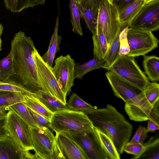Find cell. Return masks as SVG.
<instances>
[{
	"instance_id": "1",
	"label": "cell",
	"mask_w": 159,
	"mask_h": 159,
	"mask_svg": "<svg viewBox=\"0 0 159 159\" xmlns=\"http://www.w3.org/2000/svg\"><path fill=\"white\" fill-rule=\"evenodd\" d=\"M37 50L30 37L24 32L16 33L11 43L15 75L21 85L32 93L43 88L38 77L34 53Z\"/></svg>"
},
{
	"instance_id": "2",
	"label": "cell",
	"mask_w": 159,
	"mask_h": 159,
	"mask_svg": "<svg viewBox=\"0 0 159 159\" xmlns=\"http://www.w3.org/2000/svg\"><path fill=\"white\" fill-rule=\"evenodd\" d=\"M84 113L93 127L109 137L118 152L122 154L131 136L132 125L115 107L110 104L104 108H95Z\"/></svg>"
},
{
	"instance_id": "3",
	"label": "cell",
	"mask_w": 159,
	"mask_h": 159,
	"mask_svg": "<svg viewBox=\"0 0 159 159\" xmlns=\"http://www.w3.org/2000/svg\"><path fill=\"white\" fill-rule=\"evenodd\" d=\"M51 129L55 133L91 132L93 123L84 112L65 110L53 113L50 121Z\"/></svg>"
},
{
	"instance_id": "4",
	"label": "cell",
	"mask_w": 159,
	"mask_h": 159,
	"mask_svg": "<svg viewBox=\"0 0 159 159\" xmlns=\"http://www.w3.org/2000/svg\"><path fill=\"white\" fill-rule=\"evenodd\" d=\"M30 128L36 159H63L55 136L50 129L32 126Z\"/></svg>"
},
{
	"instance_id": "5",
	"label": "cell",
	"mask_w": 159,
	"mask_h": 159,
	"mask_svg": "<svg viewBox=\"0 0 159 159\" xmlns=\"http://www.w3.org/2000/svg\"><path fill=\"white\" fill-rule=\"evenodd\" d=\"M107 70L114 72L143 90L150 82L133 57L118 56Z\"/></svg>"
},
{
	"instance_id": "6",
	"label": "cell",
	"mask_w": 159,
	"mask_h": 159,
	"mask_svg": "<svg viewBox=\"0 0 159 159\" xmlns=\"http://www.w3.org/2000/svg\"><path fill=\"white\" fill-rule=\"evenodd\" d=\"M4 127L7 134L24 150H33L30 126L10 107L4 120Z\"/></svg>"
},
{
	"instance_id": "7",
	"label": "cell",
	"mask_w": 159,
	"mask_h": 159,
	"mask_svg": "<svg viewBox=\"0 0 159 159\" xmlns=\"http://www.w3.org/2000/svg\"><path fill=\"white\" fill-rule=\"evenodd\" d=\"M127 38L129 51L127 56H143L158 47L159 40L152 32L128 27Z\"/></svg>"
},
{
	"instance_id": "8",
	"label": "cell",
	"mask_w": 159,
	"mask_h": 159,
	"mask_svg": "<svg viewBox=\"0 0 159 159\" xmlns=\"http://www.w3.org/2000/svg\"><path fill=\"white\" fill-rule=\"evenodd\" d=\"M97 25L101 28L109 47L122 26L118 12L110 1L100 6Z\"/></svg>"
},
{
	"instance_id": "9",
	"label": "cell",
	"mask_w": 159,
	"mask_h": 159,
	"mask_svg": "<svg viewBox=\"0 0 159 159\" xmlns=\"http://www.w3.org/2000/svg\"><path fill=\"white\" fill-rule=\"evenodd\" d=\"M75 64L74 60L68 54L57 57L55 61L54 66L52 68L59 87L66 97L70 94L74 85Z\"/></svg>"
},
{
	"instance_id": "10",
	"label": "cell",
	"mask_w": 159,
	"mask_h": 159,
	"mask_svg": "<svg viewBox=\"0 0 159 159\" xmlns=\"http://www.w3.org/2000/svg\"><path fill=\"white\" fill-rule=\"evenodd\" d=\"M34 57L38 77L43 85L44 91L66 105V97L61 91L52 68L43 61L37 50L35 52Z\"/></svg>"
},
{
	"instance_id": "11",
	"label": "cell",
	"mask_w": 159,
	"mask_h": 159,
	"mask_svg": "<svg viewBox=\"0 0 159 159\" xmlns=\"http://www.w3.org/2000/svg\"><path fill=\"white\" fill-rule=\"evenodd\" d=\"M129 27L151 32L159 28V0L145 4L129 23Z\"/></svg>"
},
{
	"instance_id": "12",
	"label": "cell",
	"mask_w": 159,
	"mask_h": 159,
	"mask_svg": "<svg viewBox=\"0 0 159 159\" xmlns=\"http://www.w3.org/2000/svg\"><path fill=\"white\" fill-rule=\"evenodd\" d=\"M55 133L57 145L63 159H89L77 141L69 132Z\"/></svg>"
},
{
	"instance_id": "13",
	"label": "cell",
	"mask_w": 159,
	"mask_h": 159,
	"mask_svg": "<svg viewBox=\"0 0 159 159\" xmlns=\"http://www.w3.org/2000/svg\"><path fill=\"white\" fill-rule=\"evenodd\" d=\"M69 133L77 141L89 159H105L94 127L90 132Z\"/></svg>"
},
{
	"instance_id": "14",
	"label": "cell",
	"mask_w": 159,
	"mask_h": 159,
	"mask_svg": "<svg viewBox=\"0 0 159 159\" xmlns=\"http://www.w3.org/2000/svg\"><path fill=\"white\" fill-rule=\"evenodd\" d=\"M36 159L35 154L24 150L8 134L0 136V159Z\"/></svg>"
},
{
	"instance_id": "15",
	"label": "cell",
	"mask_w": 159,
	"mask_h": 159,
	"mask_svg": "<svg viewBox=\"0 0 159 159\" xmlns=\"http://www.w3.org/2000/svg\"><path fill=\"white\" fill-rule=\"evenodd\" d=\"M59 17H57L53 33L52 35L48 50L41 57L43 61L52 68L54 57L57 52L60 50L59 45L61 37L58 34Z\"/></svg>"
},
{
	"instance_id": "16",
	"label": "cell",
	"mask_w": 159,
	"mask_h": 159,
	"mask_svg": "<svg viewBox=\"0 0 159 159\" xmlns=\"http://www.w3.org/2000/svg\"><path fill=\"white\" fill-rule=\"evenodd\" d=\"M94 57L101 60L104 59L109 48L106 38L101 27L97 25L92 36Z\"/></svg>"
},
{
	"instance_id": "17",
	"label": "cell",
	"mask_w": 159,
	"mask_h": 159,
	"mask_svg": "<svg viewBox=\"0 0 159 159\" xmlns=\"http://www.w3.org/2000/svg\"><path fill=\"white\" fill-rule=\"evenodd\" d=\"M32 95L36 98L50 111L55 112L68 110L66 105H65L56 98L40 90Z\"/></svg>"
},
{
	"instance_id": "18",
	"label": "cell",
	"mask_w": 159,
	"mask_h": 159,
	"mask_svg": "<svg viewBox=\"0 0 159 159\" xmlns=\"http://www.w3.org/2000/svg\"><path fill=\"white\" fill-rule=\"evenodd\" d=\"M143 62L145 72L148 80L153 82L159 80V58L154 56L143 55Z\"/></svg>"
},
{
	"instance_id": "19",
	"label": "cell",
	"mask_w": 159,
	"mask_h": 159,
	"mask_svg": "<svg viewBox=\"0 0 159 159\" xmlns=\"http://www.w3.org/2000/svg\"><path fill=\"white\" fill-rule=\"evenodd\" d=\"M94 128L104 153L105 159H120V154L111 139L104 134Z\"/></svg>"
},
{
	"instance_id": "20",
	"label": "cell",
	"mask_w": 159,
	"mask_h": 159,
	"mask_svg": "<svg viewBox=\"0 0 159 159\" xmlns=\"http://www.w3.org/2000/svg\"><path fill=\"white\" fill-rule=\"evenodd\" d=\"M129 23L122 24L121 28L110 44L108 50L103 60L104 61V68L107 69L118 56L120 49L119 35L121 31L126 27H129Z\"/></svg>"
},
{
	"instance_id": "21",
	"label": "cell",
	"mask_w": 159,
	"mask_h": 159,
	"mask_svg": "<svg viewBox=\"0 0 159 159\" xmlns=\"http://www.w3.org/2000/svg\"><path fill=\"white\" fill-rule=\"evenodd\" d=\"M6 8L12 12H19L29 7L44 4L45 0H3Z\"/></svg>"
},
{
	"instance_id": "22",
	"label": "cell",
	"mask_w": 159,
	"mask_h": 159,
	"mask_svg": "<svg viewBox=\"0 0 159 159\" xmlns=\"http://www.w3.org/2000/svg\"><path fill=\"white\" fill-rule=\"evenodd\" d=\"M104 68L103 60L97 58H94L82 64H75V79H82L83 76L88 72L95 69Z\"/></svg>"
},
{
	"instance_id": "23",
	"label": "cell",
	"mask_w": 159,
	"mask_h": 159,
	"mask_svg": "<svg viewBox=\"0 0 159 159\" xmlns=\"http://www.w3.org/2000/svg\"><path fill=\"white\" fill-rule=\"evenodd\" d=\"M23 103L28 107L42 115L50 122L53 113L49 111L36 98L30 94H24Z\"/></svg>"
},
{
	"instance_id": "24",
	"label": "cell",
	"mask_w": 159,
	"mask_h": 159,
	"mask_svg": "<svg viewBox=\"0 0 159 159\" xmlns=\"http://www.w3.org/2000/svg\"><path fill=\"white\" fill-rule=\"evenodd\" d=\"M144 149L138 159H159V138L158 136L151 137L144 143Z\"/></svg>"
},
{
	"instance_id": "25",
	"label": "cell",
	"mask_w": 159,
	"mask_h": 159,
	"mask_svg": "<svg viewBox=\"0 0 159 159\" xmlns=\"http://www.w3.org/2000/svg\"><path fill=\"white\" fill-rule=\"evenodd\" d=\"M78 4L81 18L84 20L89 29L94 34L98 25L99 9H86L78 3Z\"/></svg>"
},
{
	"instance_id": "26",
	"label": "cell",
	"mask_w": 159,
	"mask_h": 159,
	"mask_svg": "<svg viewBox=\"0 0 159 159\" xmlns=\"http://www.w3.org/2000/svg\"><path fill=\"white\" fill-rule=\"evenodd\" d=\"M24 94L0 90V108H8L16 103L25 101Z\"/></svg>"
},
{
	"instance_id": "27",
	"label": "cell",
	"mask_w": 159,
	"mask_h": 159,
	"mask_svg": "<svg viewBox=\"0 0 159 159\" xmlns=\"http://www.w3.org/2000/svg\"><path fill=\"white\" fill-rule=\"evenodd\" d=\"M145 3V0H137L126 8L119 14L121 24L129 23Z\"/></svg>"
},
{
	"instance_id": "28",
	"label": "cell",
	"mask_w": 159,
	"mask_h": 159,
	"mask_svg": "<svg viewBox=\"0 0 159 159\" xmlns=\"http://www.w3.org/2000/svg\"><path fill=\"white\" fill-rule=\"evenodd\" d=\"M15 75L13 56L10 51L8 55L0 61V81L7 82Z\"/></svg>"
},
{
	"instance_id": "29",
	"label": "cell",
	"mask_w": 159,
	"mask_h": 159,
	"mask_svg": "<svg viewBox=\"0 0 159 159\" xmlns=\"http://www.w3.org/2000/svg\"><path fill=\"white\" fill-rule=\"evenodd\" d=\"M66 105L69 110L84 113L95 108L85 102L75 93H72L70 96Z\"/></svg>"
},
{
	"instance_id": "30",
	"label": "cell",
	"mask_w": 159,
	"mask_h": 159,
	"mask_svg": "<svg viewBox=\"0 0 159 159\" xmlns=\"http://www.w3.org/2000/svg\"><path fill=\"white\" fill-rule=\"evenodd\" d=\"M69 6L72 31L74 33L82 36L83 34L80 22L81 17L78 2L75 0H70Z\"/></svg>"
},
{
	"instance_id": "31",
	"label": "cell",
	"mask_w": 159,
	"mask_h": 159,
	"mask_svg": "<svg viewBox=\"0 0 159 159\" xmlns=\"http://www.w3.org/2000/svg\"><path fill=\"white\" fill-rule=\"evenodd\" d=\"M10 107L30 126L39 127L23 102L16 103Z\"/></svg>"
},
{
	"instance_id": "32",
	"label": "cell",
	"mask_w": 159,
	"mask_h": 159,
	"mask_svg": "<svg viewBox=\"0 0 159 159\" xmlns=\"http://www.w3.org/2000/svg\"><path fill=\"white\" fill-rule=\"evenodd\" d=\"M149 102L153 107L159 101V85L156 82H150L143 90Z\"/></svg>"
},
{
	"instance_id": "33",
	"label": "cell",
	"mask_w": 159,
	"mask_h": 159,
	"mask_svg": "<svg viewBox=\"0 0 159 159\" xmlns=\"http://www.w3.org/2000/svg\"><path fill=\"white\" fill-rule=\"evenodd\" d=\"M0 90L21 93L23 94L32 95L20 84L13 82L0 81Z\"/></svg>"
},
{
	"instance_id": "34",
	"label": "cell",
	"mask_w": 159,
	"mask_h": 159,
	"mask_svg": "<svg viewBox=\"0 0 159 159\" xmlns=\"http://www.w3.org/2000/svg\"><path fill=\"white\" fill-rule=\"evenodd\" d=\"M125 28L119 35L120 49L119 56L126 55L129 51V46L127 38V31L128 28Z\"/></svg>"
},
{
	"instance_id": "35",
	"label": "cell",
	"mask_w": 159,
	"mask_h": 159,
	"mask_svg": "<svg viewBox=\"0 0 159 159\" xmlns=\"http://www.w3.org/2000/svg\"><path fill=\"white\" fill-rule=\"evenodd\" d=\"M144 148L143 145L140 143L128 142L124 148V151L133 155L134 156L131 159H137L143 151Z\"/></svg>"
},
{
	"instance_id": "36",
	"label": "cell",
	"mask_w": 159,
	"mask_h": 159,
	"mask_svg": "<svg viewBox=\"0 0 159 159\" xmlns=\"http://www.w3.org/2000/svg\"><path fill=\"white\" fill-rule=\"evenodd\" d=\"M146 128L142 125L138 128L129 143H139L143 145L144 141L148 137Z\"/></svg>"
},
{
	"instance_id": "37",
	"label": "cell",
	"mask_w": 159,
	"mask_h": 159,
	"mask_svg": "<svg viewBox=\"0 0 159 159\" xmlns=\"http://www.w3.org/2000/svg\"><path fill=\"white\" fill-rule=\"evenodd\" d=\"M28 108L35 121L39 127H46L51 129L50 122L49 120L31 109L29 107Z\"/></svg>"
},
{
	"instance_id": "38",
	"label": "cell",
	"mask_w": 159,
	"mask_h": 159,
	"mask_svg": "<svg viewBox=\"0 0 159 159\" xmlns=\"http://www.w3.org/2000/svg\"><path fill=\"white\" fill-rule=\"evenodd\" d=\"M107 0L111 1V0H80L78 3L84 8L99 9L100 6Z\"/></svg>"
},
{
	"instance_id": "39",
	"label": "cell",
	"mask_w": 159,
	"mask_h": 159,
	"mask_svg": "<svg viewBox=\"0 0 159 159\" xmlns=\"http://www.w3.org/2000/svg\"><path fill=\"white\" fill-rule=\"evenodd\" d=\"M137 0H111L117 9L119 14L127 7Z\"/></svg>"
},
{
	"instance_id": "40",
	"label": "cell",
	"mask_w": 159,
	"mask_h": 159,
	"mask_svg": "<svg viewBox=\"0 0 159 159\" xmlns=\"http://www.w3.org/2000/svg\"><path fill=\"white\" fill-rule=\"evenodd\" d=\"M159 129V125H158L151 120H149L148 126L146 129L148 132H153Z\"/></svg>"
},
{
	"instance_id": "41",
	"label": "cell",
	"mask_w": 159,
	"mask_h": 159,
	"mask_svg": "<svg viewBox=\"0 0 159 159\" xmlns=\"http://www.w3.org/2000/svg\"><path fill=\"white\" fill-rule=\"evenodd\" d=\"M4 120H0V136L7 134L4 127Z\"/></svg>"
},
{
	"instance_id": "42",
	"label": "cell",
	"mask_w": 159,
	"mask_h": 159,
	"mask_svg": "<svg viewBox=\"0 0 159 159\" xmlns=\"http://www.w3.org/2000/svg\"><path fill=\"white\" fill-rule=\"evenodd\" d=\"M8 108H0V120H4L7 116Z\"/></svg>"
},
{
	"instance_id": "43",
	"label": "cell",
	"mask_w": 159,
	"mask_h": 159,
	"mask_svg": "<svg viewBox=\"0 0 159 159\" xmlns=\"http://www.w3.org/2000/svg\"><path fill=\"white\" fill-rule=\"evenodd\" d=\"M3 30V27L2 25L0 23V36L2 34Z\"/></svg>"
},
{
	"instance_id": "44",
	"label": "cell",
	"mask_w": 159,
	"mask_h": 159,
	"mask_svg": "<svg viewBox=\"0 0 159 159\" xmlns=\"http://www.w3.org/2000/svg\"><path fill=\"white\" fill-rule=\"evenodd\" d=\"M152 0H145V4L147 3Z\"/></svg>"
},
{
	"instance_id": "45",
	"label": "cell",
	"mask_w": 159,
	"mask_h": 159,
	"mask_svg": "<svg viewBox=\"0 0 159 159\" xmlns=\"http://www.w3.org/2000/svg\"><path fill=\"white\" fill-rule=\"evenodd\" d=\"M2 41L1 39V38H0V51H1V43H2Z\"/></svg>"
},
{
	"instance_id": "46",
	"label": "cell",
	"mask_w": 159,
	"mask_h": 159,
	"mask_svg": "<svg viewBox=\"0 0 159 159\" xmlns=\"http://www.w3.org/2000/svg\"><path fill=\"white\" fill-rule=\"evenodd\" d=\"M77 2H78L80 0H75Z\"/></svg>"
}]
</instances>
